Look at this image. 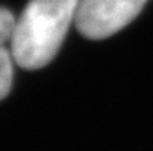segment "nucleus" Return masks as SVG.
<instances>
[{"label":"nucleus","mask_w":153,"mask_h":151,"mask_svg":"<svg viewBox=\"0 0 153 151\" xmlns=\"http://www.w3.org/2000/svg\"><path fill=\"white\" fill-rule=\"evenodd\" d=\"M79 0H30L10 37V53L21 68L48 65L61 48Z\"/></svg>","instance_id":"1"},{"label":"nucleus","mask_w":153,"mask_h":151,"mask_svg":"<svg viewBox=\"0 0 153 151\" xmlns=\"http://www.w3.org/2000/svg\"><path fill=\"white\" fill-rule=\"evenodd\" d=\"M147 0H79L74 24L82 36L101 40L126 27Z\"/></svg>","instance_id":"2"},{"label":"nucleus","mask_w":153,"mask_h":151,"mask_svg":"<svg viewBox=\"0 0 153 151\" xmlns=\"http://www.w3.org/2000/svg\"><path fill=\"white\" fill-rule=\"evenodd\" d=\"M12 59L13 58L10 50H6L4 46H0V101L7 96L12 86V77H13Z\"/></svg>","instance_id":"3"},{"label":"nucleus","mask_w":153,"mask_h":151,"mask_svg":"<svg viewBox=\"0 0 153 151\" xmlns=\"http://www.w3.org/2000/svg\"><path fill=\"white\" fill-rule=\"evenodd\" d=\"M13 27H15V18L12 12H9L4 7H0V46H4L7 42H10Z\"/></svg>","instance_id":"4"}]
</instances>
